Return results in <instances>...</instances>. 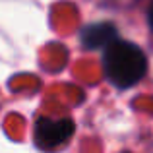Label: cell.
Returning <instances> with one entry per match:
<instances>
[{"label": "cell", "mask_w": 153, "mask_h": 153, "mask_svg": "<svg viewBox=\"0 0 153 153\" xmlns=\"http://www.w3.org/2000/svg\"><path fill=\"white\" fill-rule=\"evenodd\" d=\"M103 72L116 89H132L147 76L149 62L143 49L134 41L116 37L103 49Z\"/></svg>", "instance_id": "cell-1"}, {"label": "cell", "mask_w": 153, "mask_h": 153, "mask_svg": "<svg viewBox=\"0 0 153 153\" xmlns=\"http://www.w3.org/2000/svg\"><path fill=\"white\" fill-rule=\"evenodd\" d=\"M76 126L72 118H51V116H39L35 120L33 140L35 146L41 149H56L72 138Z\"/></svg>", "instance_id": "cell-2"}, {"label": "cell", "mask_w": 153, "mask_h": 153, "mask_svg": "<svg viewBox=\"0 0 153 153\" xmlns=\"http://www.w3.org/2000/svg\"><path fill=\"white\" fill-rule=\"evenodd\" d=\"M116 37H118V31H116V25L111 22L87 23V25H83V29H79V45L85 51L105 49Z\"/></svg>", "instance_id": "cell-3"}, {"label": "cell", "mask_w": 153, "mask_h": 153, "mask_svg": "<svg viewBox=\"0 0 153 153\" xmlns=\"http://www.w3.org/2000/svg\"><path fill=\"white\" fill-rule=\"evenodd\" d=\"M143 25H146L147 37L153 47V0H146L143 4Z\"/></svg>", "instance_id": "cell-4"}]
</instances>
